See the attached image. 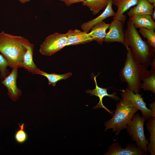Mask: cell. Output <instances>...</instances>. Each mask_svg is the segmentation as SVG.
<instances>
[{"instance_id":"52a82bcc","label":"cell","mask_w":155,"mask_h":155,"mask_svg":"<svg viewBox=\"0 0 155 155\" xmlns=\"http://www.w3.org/2000/svg\"><path fill=\"white\" fill-rule=\"evenodd\" d=\"M120 95L122 99L127 101L134 105L142 113V116L148 120L151 117V111L146 106V104L142 97V94L135 93L127 88L121 90Z\"/></svg>"},{"instance_id":"ba28073f","label":"cell","mask_w":155,"mask_h":155,"mask_svg":"<svg viewBox=\"0 0 155 155\" xmlns=\"http://www.w3.org/2000/svg\"><path fill=\"white\" fill-rule=\"evenodd\" d=\"M123 23L117 19L113 20L110 23L109 30L106 33L104 41L106 43L117 42L125 46V31Z\"/></svg>"},{"instance_id":"d6986e66","label":"cell","mask_w":155,"mask_h":155,"mask_svg":"<svg viewBox=\"0 0 155 155\" xmlns=\"http://www.w3.org/2000/svg\"><path fill=\"white\" fill-rule=\"evenodd\" d=\"M146 123L147 131L150 133L149 140L150 141L147 146V150L150 155L155 154V118L150 117Z\"/></svg>"},{"instance_id":"8992f818","label":"cell","mask_w":155,"mask_h":155,"mask_svg":"<svg viewBox=\"0 0 155 155\" xmlns=\"http://www.w3.org/2000/svg\"><path fill=\"white\" fill-rule=\"evenodd\" d=\"M67 42L66 33H55L45 38L40 45L39 52L43 55L51 56L67 46Z\"/></svg>"},{"instance_id":"9c48e42d","label":"cell","mask_w":155,"mask_h":155,"mask_svg":"<svg viewBox=\"0 0 155 155\" xmlns=\"http://www.w3.org/2000/svg\"><path fill=\"white\" fill-rule=\"evenodd\" d=\"M18 69L16 67L12 68L10 73L1 82V83L7 89L8 95L12 101L14 102L18 100L22 95V91L17 86Z\"/></svg>"},{"instance_id":"30bf717a","label":"cell","mask_w":155,"mask_h":155,"mask_svg":"<svg viewBox=\"0 0 155 155\" xmlns=\"http://www.w3.org/2000/svg\"><path fill=\"white\" fill-rule=\"evenodd\" d=\"M145 152L139 149L135 144L128 143L125 148H123L118 142L110 145L105 155H142Z\"/></svg>"},{"instance_id":"83f0119b","label":"cell","mask_w":155,"mask_h":155,"mask_svg":"<svg viewBox=\"0 0 155 155\" xmlns=\"http://www.w3.org/2000/svg\"><path fill=\"white\" fill-rule=\"evenodd\" d=\"M21 3L24 4L29 2L30 0H18Z\"/></svg>"},{"instance_id":"4fadbf2b","label":"cell","mask_w":155,"mask_h":155,"mask_svg":"<svg viewBox=\"0 0 155 155\" xmlns=\"http://www.w3.org/2000/svg\"><path fill=\"white\" fill-rule=\"evenodd\" d=\"M112 0H109L103 12L96 18L87 22H85L81 26L82 30L88 32L96 24L103 21L105 19L111 16H114L116 13L112 7Z\"/></svg>"},{"instance_id":"603a6c76","label":"cell","mask_w":155,"mask_h":155,"mask_svg":"<svg viewBox=\"0 0 155 155\" xmlns=\"http://www.w3.org/2000/svg\"><path fill=\"white\" fill-rule=\"evenodd\" d=\"M153 29H148L145 28H140L139 32L143 37L147 39L146 42L149 45L155 48V33Z\"/></svg>"},{"instance_id":"3957f363","label":"cell","mask_w":155,"mask_h":155,"mask_svg":"<svg viewBox=\"0 0 155 155\" xmlns=\"http://www.w3.org/2000/svg\"><path fill=\"white\" fill-rule=\"evenodd\" d=\"M126 49V59L119 72V77L122 82L127 83L128 88L135 93L140 94L141 82L149 71L135 57L129 48Z\"/></svg>"},{"instance_id":"9a60e30c","label":"cell","mask_w":155,"mask_h":155,"mask_svg":"<svg viewBox=\"0 0 155 155\" xmlns=\"http://www.w3.org/2000/svg\"><path fill=\"white\" fill-rule=\"evenodd\" d=\"M135 6L130 8L127 13L129 17L134 16L149 15H151L155 7L147 0H139Z\"/></svg>"},{"instance_id":"5b68a950","label":"cell","mask_w":155,"mask_h":155,"mask_svg":"<svg viewBox=\"0 0 155 155\" xmlns=\"http://www.w3.org/2000/svg\"><path fill=\"white\" fill-rule=\"evenodd\" d=\"M146 120L139 114H135L126 129L131 139L135 142L138 148L147 153V147L149 142L145 137L144 131V123Z\"/></svg>"},{"instance_id":"5bb4252c","label":"cell","mask_w":155,"mask_h":155,"mask_svg":"<svg viewBox=\"0 0 155 155\" xmlns=\"http://www.w3.org/2000/svg\"><path fill=\"white\" fill-rule=\"evenodd\" d=\"M139 0H112V4L116 6L117 10L113 20H119L125 23L126 17L124 13L134 6L136 5Z\"/></svg>"},{"instance_id":"f1b7e54d","label":"cell","mask_w":155,"mask_h":155,"mask_svg":"<svg viewBox=\"0 0 155 155\" xmlns=\"http://www.w3.org/2000/svg\"><path fill=\"white\" fill-rule=\"evenodd\" d=\"M151 16L152 19L154 20H155V10H154L151 15Z\"/></svg>"},{"instance_id":"2e32d148","label":"cell","mask_w":155,"mask_h":155,"mask_svg":"<svg viewBox=\"0 0 155 155\" xmlns=\"http://www.w3.org/2000/svg\"><path fill=\"white\" fill-rule=\"evenodd\" d=\"M129 17V20L136 29L143 28L148 29H155V22L150 15H137Z\"/></svg>"},{"instance_id":"d4e9b609","label":"cell","mask_w":155,"mask_h":155,"mask_svg":"<svg viewBox=\"0 0 155 155\" xmlns=\"http://www.w3.org/2000/svg\"><path fill=\"white\" fill-rule=\"evenodd\" d=\"M8 66L9 65L7 60L0 53V76L2 79H3L9 74V72L7 69Z\"/></svg>"},{"instance_id":"e0dca14e","label":"cell","mask_w":155,"mask_h":155,"mask_svg":"<svg viewBox=\"0 0 155 155\" xmlns=\"http://www.w3.org/2000/svg\"><path fill=\"white\" fill-rule=\"evenodd\" d=\"M27 49L23 56L22 67L33 74H36L39 69L34 63L33 59L34 45L30 43L27 46Z\"/></svg>"},{"instance_id":"4316f807","label":"cell","mask_w":155,"mask_h":155,"mask_svg":"<svg viewBox=\"0 0 155 155\" xmlns=\"http://www.w3.org/2000/svg\"><path fill=\"white\" fill-rule=\"evenodd\" d=\"M150 109L151 111V117L155 118V101L149 104Z\"/></svg>"},{"instance_id":"7c38bea8","label":"cell","mask_w":155,"mask_h":155,"mask_svg":"<svg viewBox=\"0 0 155 155\" xmlns=\"http://www.w3.org/2000/svg\"><path fill=\"white\" fill-rule=\"evenodd\" d=\"M66 34L67 36V46L84 44L93 40L89 33L77 29L70 30Z\"/></svg>"},{"instance_id":"cb8c5ba5","label":"cell","mask_w":155,"mask_h":155,"mask_svg":"<svg viewBox=\"0 0 155 155\" xmlns=\"http://www.w3.org/2000/svg\"><path fill=\"white\" fill-rule=\"evenodd\" d=\"M20 129L16 132L14 138L16 141L20 144H23L25 142L28 140V136L27 133L24 130V128L26 127L24 123L20 124L18 123Z\"/></svg>"},{"instance_id":"277c9868","label":"cell","mask_w":155,"mask_h":155,"mask_svg":"<svg viewBox=\"0 0 155 155\" xmlns=\"http://www.w3.org/2000/svg\"><path fill=\"white\" fill-rule=\"evenodd\" d=\"M116 108L112 118L104 123L105 131L112 129L116 135L126 129L128 124L139 110L131 103L122 99L116 104Z\"/></svg>"},{"instance_id":"484cf974","label":"cell","mask_w":155,"mask_h":155,"mask_svg":"<svg viewBox=\"0 0 155 155\" xmlns=\"http://www.w3.org/2000/svg\"><path fill=\"white\" fill-rule=\"evenodd\" d=\"M63 2L67 6L77 3L82 2L86 0H59Z\"/></svg>"},{"instance_id":"7402d4cb","label":"cell","mask_w":155,"mask_h":155,"mask_svg":"<svg viewBox=\"0 0 155 155\" xmlns=\"http://www.w3.org/2000/svg\"><path fill=\"white\" fill-rule=\"evenodd\" d=\"M37 74L42 75L46 77L48 80L49 85L55 86L57 83L61 80H66L72 75L71 73L69 72L64 74H58L53 73H48L39 69Z\"/></svg>"},{"instance_id":"7a4b0ae2","label":"cell","mask_w":155,"mask_h":155,"mask_svg":"<svg viewBox=\"0 0 155 155\" xmlns=\"http://www.w3.org/2000/svg\"><path fill=\"white\" fill-rule=\"evenodd\" d=\"M30 43L23 37L0 32V52L12 68L22 67L27 46Z\"/></svg>"},{"instance_id":"6da1fadb","label":"cell","mask_w":155,"mask_h":155,"mask_svg":"<svg viewBox=\"0 0 155 155\" xmlns=\"http://www.w3.org/2000/svg\"><path fill=\"white\" fill-rule=\"evenodd\" d=\"M126 48H129L135 57L147 69L155 67V48L143 40L133 24L129 19L125 30Z\"/></svg>"},{"instance_id":"f546056e","label":"cell","mask_w":155,"mask_h":155,"mask_svg":"<svg viewBox=\"0 0 155 155\" xmlns=\"http://www.w3.org/2000/svg\"><path fill=\"white\" fill-rule=\"evenodd\" d=\"M150 3L153 5L155 6V0H147Z\"/></svg>"},{"instance_id":"ffe728a7","label":"cell","mask_w":155,"mask_h":155,"mask_svg":"<svg viewBox=\"0 0 155 155\" xmlns=\"http://www.w3.org/2000/svg\"><path fill=\"white\" fill-rule=\"evenodd\" d=\"M109 0H86L82 2L83 6H87L94 15L98 13L105 8Z\"/></svg>"},{"instance_id":"44dd1931","label":"cell","mask_w":155,"mask_h":155,"mask_svg":"<svg viewBox=\"0 0 155 155\" xmlns=\"http://www.w3.org/2000/svg\"><path fill=\"white\" fill-rule=\"evenodd\" d=\"M141 88L155 93V67H152L146 76L143 79Z\"/></svg>"},{"instance_id":"ac0fdd59","label":"cell","mask_w":155,"mask_h":155,"mask_svg":"<svg viewBox=\"0 0 155 155\" xmlns=\"http://www.w3.org/2000/svg\"><path fill=\"white\" fill-rule=\"evenodd\" d=\"M110 24H107L102 21L95 24L91 29L89 33L93 40L101 44L104 40L106 34V30L109 28Z\"/></svg>"},{"instance_id":"8fae6325","label":"cell","mask_w":155,"mask_h":155,"mask_svg":"<svg viewBox=\"0 0 155 155\" xmlns=\"http://www.w3.org/2000/svg\"><path fill=\"white\" fill-rule=\"evenodd\" d=\"M98 74L94 77L95 84V88L94 89L91 90L88 89L86 91V92L87 94H90V96H95L98 97L99 99V102L97 103L96 106L93 107L94 109H96L98 108H102L106 110L111 114H113V112L111 111L106 108L103 105L102 103V99L105 97L108 96L113 99L115 101H118L121 99L120 98L116 96L117 94L115 92H113L112 94H109L108 93L107 88H105L100 87L98 86L96 80V77Z\"/></svg>"}]
</instances>
